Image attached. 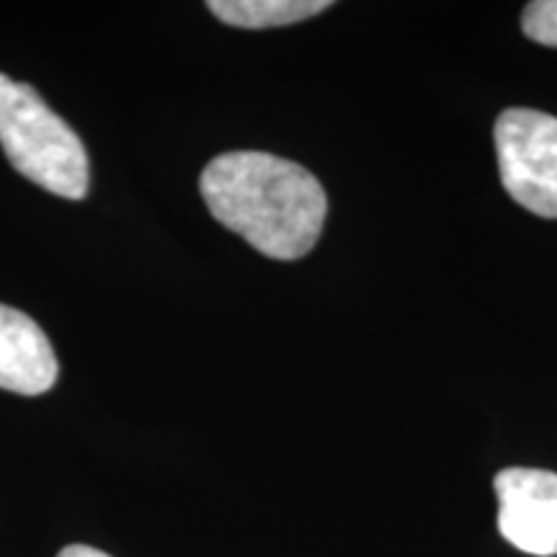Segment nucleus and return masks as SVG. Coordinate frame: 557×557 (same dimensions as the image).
I'll return each instance as SVG.
<instances>
[{"mask_svg": "<svg viewBox=\"0 0 557 557\" xmlns=\"http://www.w3.org/2000/svg\"><path fill=\"white\" fill-rule=\"evenodd\" d=\"M498 532L508 545L537 557L557 555V472L506 468L493 480Z\"/></svg>", "mask_w": 557, "mask_h": 557, "instance_id": "4", "label": "nucleus"}, {"mask_svg": "<svg viewBox=\"0 0 557 557\" xmlns=\"http://www.w3.org/2000/svg\"><path fill=\"white\" fill-rule=\"evenodd\" d=\"M521 29L532 41L557 47V0H534L521 13Z\"/></svg>", "mask_w": 557, "mask_h": 557, "instance_id": "7", "label": "nucleus"}, {"mask_svg": "<svg viewBox=\"0 0 557 557\" xmlns=\"http://www.w3.org/2000/svg\"><path fill=\"white\" fill-rule=\"evenodd\" d=\"M60 361L37 320L9 305H0V389L41 395L54 387Z\"/></svg>", "mask_w": 557, "mask_h": 557, "instance_id": "5", "label": "nucleus"}, {"mask_svg": "<svg viewBox=\"0 0 557 557\" xmlns=\"http://www.w3.org/2000/svg\"><path fill=\"white\" fill-rule=\"evenodd\" d=\"M500 184L519 207L557 220V116L506 109L493 127Z\"/></svg>", "mask_w": 557, "mask_h": 557, "instance_id": "3", "label": "nucleus"}, {"mask_svg": "<svg viewBox=\"0 0 557 557\" xmlns=\"http://www.w3.org/2000/svg\"><path fill=\"white\" fill-rule=\"evenodd\" d=\"M212 218L274 261L308 256L329 218L323 184L295 160L233 150L209 160L199 178Z\"/></svg>", "mask_w": 557, "mask_h": 557, "instance_id": "1", "label": "nucleus"}, {"mask_svg": "<svg viewBox=\"0 0 557 557\" xmlns=\"http://www.w3.org/2000/svg\"><path fill=\"white\" fill-rule=\"evenodd\" d=\"M58 557H111V555L101 553V549H96V547H88V545H67L60 549Z\"/></svg>", "mask_w": 557, "mask_h": 557, "instance_id": "8", "label": "nucleus"}, {"mask_svg": "<svg viewBox=\"0 0 557 557\" xmlns=\"http://www.w3.org/2000/svg\"><path fill=\"white\" fill-rule=\"evenodd\" d=\"M331 5L329 0H209L207 9L222 24L238 29H271V26H289L318 16Z\"/></svg>", "mask_w": 557, "mask_h": 557, "instance_id": "6", "label": "nucleus"}, {"mask_svg": "<svg viewBox=\"0 0 557 557\" xmlns=\"http://www.w3.org/2000/svg\"><path fill=\"white\" fill-rule=\"evenodd\" d=\"M0 148L21 176L54 197L88 194V152L78 132L47 107L29 83L0 73Z\"/></svg>", "mask_w": 557, "mask_h": 557, "instance_id": "2", "label": "nucleus"}]
</instances>
